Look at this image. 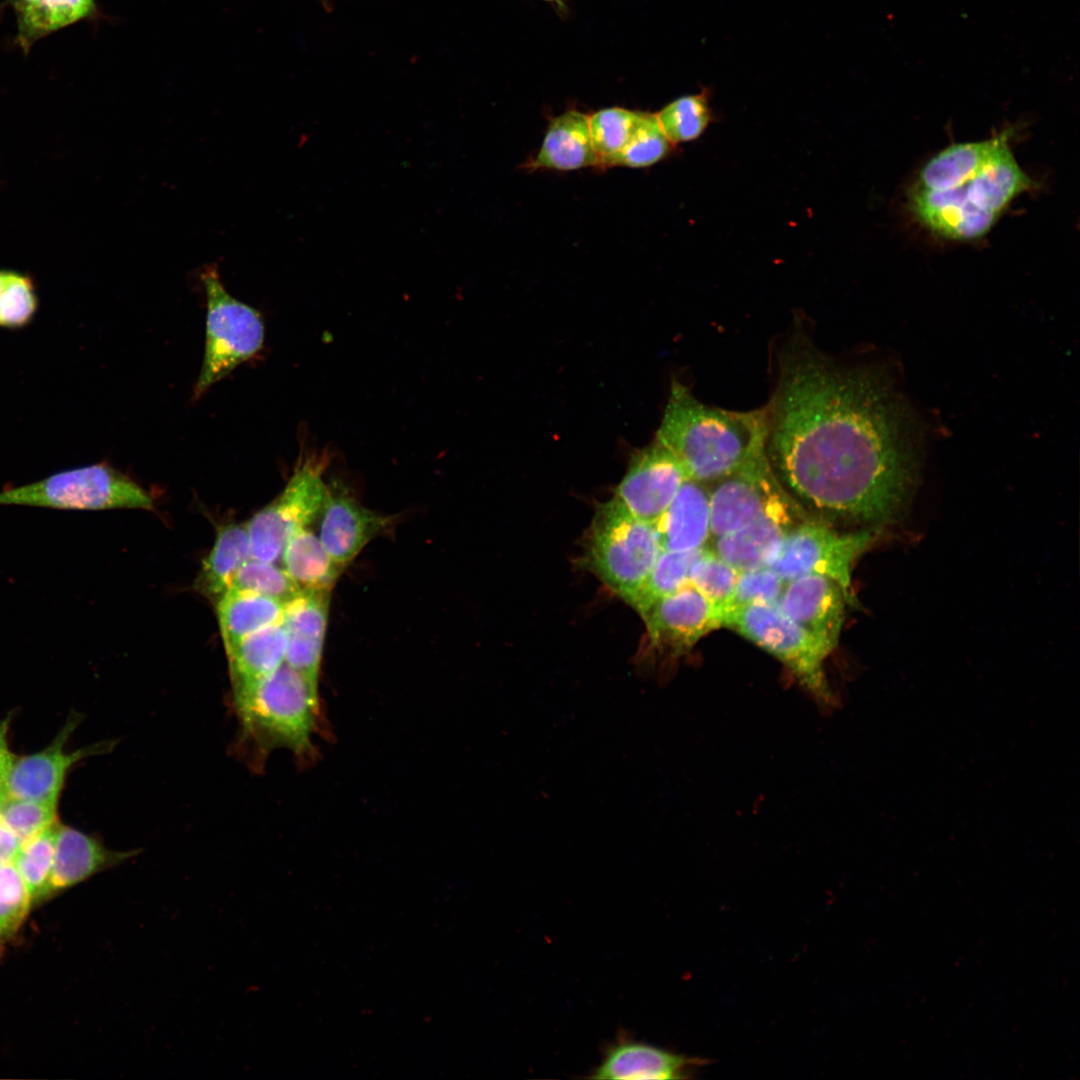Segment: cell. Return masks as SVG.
Returning a JSON list of instances; mask_svg holds the SVG:
<instances>
[{
  "instance_id": "cell-1",
  "label": "cell",
  "mask_w": 1080,
  "mask_h": 1080,
  "mask_svg": "<svg viewBox=\"0 0 1080 1080\" xmlns=\"http://www.w3.org/2000/svg\"><path fill=\"white\" fill-rule=\"evenodd\" d=\"M777 365L765 452L783 487L823 517L873 530L900 520L919 480L922 432L890 375L840 363L800 329Z\"/></svg>"
},
{
  "instance_id": "cell-2",
  "label": "cell",
  "mask_w": 1080,
  "mask_h": 1080,
  "mask_svg": "<svg viewBox=\"0 0 1080 1080\" xmlns=\"http://www.w3.org/2000/svg\"><path fill=\"white\" fill-rule=\"evenodd\" d=\"M1007 131L952 144L930 158L908 191L909 208L930 232L954 241L985 236L1011 202L1034 187Z\"/></svg>"
},
{
  "instance_id": "cell-3",
  "label": "cell",
  "mask_w": 1080,
  "mask_h": 1080,
  "mask_svg": "<svg viewBox=\"0 0 1080 1080\" xmlns=\"http://www.w3.org/2000/svg\"><path fill=\"white\" fill-rule=\"evenodd\" d=\"M764 409L709 406L674 380L655 440L680 462L689 479L710 485L765 453Z\"/></svg>"
},
{
  "instance_id": "cell-4",
  "label": "cell",
  "mask_w": 1080,
  "mask_h": 1080,
  "mask_svg": "<svg viewBox=\"0 0 1080 1080\" xmlns=\"http://www.w3.org/2000/svg\"><path fill=\"white\" fill-rule=\"evenodd\" d=\"M232 703L239 721L234 746L249 768L261 770L278 748L288 749L303 766L315 760L313 735L320 732L322 718L319 690L299 671L284 662Z\"/></svg>"
},
{
  "instance_id": "cell-5",
  "label": "cell",
  "mask_w": 1080,
  "mask_h": 1080,
  "mask_svg": "<svg viewBox=\"0 0 1080 1080\" xmlns=\"http://www.w3.org/2000/svg\"><path fill=\"white\" fill-rule=\"evenodd\" d=\"M661 552L655 524L635 517L613 498L598 505L587 537V560L624 601L631 603Z\"/></svg>"
},
{
  "instance_id": "cell-6",
  "label": "cell",
  "mask_w": 1080,
  "mask_h": 1080,
  "mask_svg": "<svg viewBox=\"0 0 1080 1080\" xmlns=\"http://www.w3.org/2000/svg\"><path fill=\"white\" fill-rule=\"evenodd\" d=\"M141 486L106 463L61 471L44 479L0 491V506L53 509H152Z\"/></svg>"
},
{
  "instance_id": "cell-7",
  "label": "cell",
  "mask_w": 1080,
  "mask_h": 1080,
  "mask_svg": "<svg viewBox=\"0 0 1080 1080\" xmlns=\"http://www.w3.org/2000/svg\"><path fill=\"white\" fill-rule=\"evenodd\" d=\"M200 278L207 300L206 341L194 399L255 356L263 347L265 335L259 311L228 293L217 265H206Z\"/></svg>"
},
{
  "instance_id": "cell-8",
  "label": "cell",
  "mask_w": 1080,
  "mask_h": 1080,
  "mask_svg": "<svg viewBox=\"0 0 1080 1080\" xmlns=\"http://www.w3.org/2000/svg\"><path fill=\"white\" fill-rule=\"evenodd\" d=\"M722 623L782 662L819 704L833 703L824 669L830 653L777 603L750 604L727 610Z\"/></svg>"
},
{
  "instance_id": "cell-9",
  "label": "cell",
  "mask_w": 1080,
  "mask_h": 1080,
  "mask_svg": "<svg viewBox=\"0 0 1080 1080\" xmlns=\"http://www.w3.org/2000/svg\"><path fill=\"white\" fill-rule=\"evenodd\" d=\"M326 454L301 456L281 493L246 525L251 557L275 563L287 541L319 515L326 496Z\"/></svg>"
},
{
  "instance_id": "cell-10",
  "label": "cell",
  "mask_w": 1080,
  "mask_h": 1080,
  "mask_svg": "<svg viewBox=\"0 0 1080 1080\" xmlns=\"http://www.w3.org/2000/svg\"><path fill=\"white\" fill-rule=\"evenodd\" d=\"M875 536L873 529L839 533L822 522L805 519L788 532L767 567L785 582L805 575L828 577L852 601L853 564Z\"/></svg>"
},
{
  "instance_id": "cell-11",
  "label": "cell",
  "mask_w": 1080,
  "mask_h": 1080,
  "mask_svg": "<svg viewBox=\"0 0 1080 1080\" xmlns=\"http://www.w3.org/2000/svg\"><path fill=\"white\" fill-rule=\"evenodd\" d=\"M710 486L712 539L751 523L787 491L774 473L766 452Z\"/></svg>"
},
{
  "instance_id": "cell-12",
  "label": "cell",
  "mask_w": 1080,
  "mask_h": 1080,
  "mask_svg": "<svg viewBox=\"0 0 1080 1080\" xmlns=\"http://www.w3.org/2000/svg\"><path fill=\"white\" fill-rule=\"evenodd\" d=\"M80 720L79 714L72 713L48 747L31 755L14 757L4 784V799L57 803L66 775L74 764L113 749L116 741L109 740L65 753L63 747Z\"/></svg>"
},
{
  "instance_id": "cell-13",
  "label": "cell",
  "mask_w": 1080,
  "mask_h": 1080,
  "mask_svg": "<svg viewBox=\"0 0 1080 1080\" xmlns=\"http://www.w3.org/2000/svg\"><path fill=\"white\" fill-rule=\"evenodd\" d=\"M686 479L680 462L654 439L632 455L612 498L635 517L655 524Z\"/></svg>"
},
{
  "instance_id": "cell-14",
  "label": "cell",
  "mask_w": 1080,
  "mask_h": 1080,
  "mask_svg": "<svg viewBox=\"0 0 1080 1080\" xmlns=\"http://www.w3.org/2000/svg\"><path fill=\"white\" fill-rule=\"evenodd\" d=\"M650 644L675 654L689 651L723 626V612L691 584L653 602L641 614Z\"/></svg>"
},
{
  "instance_id": "cell-15",
  "label": "cell",
  "mask_w": 1080,
  "mask_h": 1080,
  "mask_svg": "<svg viewBox=\"0 0 1080 1080\" xmlns=\"http://www.w3.org/2000/svg\"><path fill=\"white\" fill-rule=\"evenodd\" d=\"M320 515L319 539L332 560L343 570L369 542L387 533L397 521L395 515L364 507L338 485H327Z\"/></svg>"
},
{
  "instance_id": "cell-16",
  "label": "cell",
  "mask_w": 1080,
  "mask_h": 1080,
  "mask_svg": "<svg viewBox=\"0 0 1080 1080\" xmlns=\"http://www.w3.org/2000/svg\"><path fill=\"white\" fill-rule=\"evenodd\" d=\"M801 512L786 491L751 523L713 539L710 548L739 572L767 567L788 532L805 520Z\"/></svg>"
},
{
  "instance_id": "cell-17",
  "label": "cell",
  "mask_w": 1080,
  "mask_h": 1080,
  "mask_svg": "<svg viewBox=\"0 0 1080 1080\" xmlns=\"http://www.w3.org/2000/svg\"><path fill=\"white\" fill-rule=\"evenodd\" d=\"M851 602L834 580L805 575L786 582L777 604L831 653L839 643L845 604Z\"/></svg>"
},
{
  "instance_id": "cell-18",
  "label": "cell",
  "mask_w": 1080,
  "mask_h": 1080,
  "mask_svg": "<svg viewBox=\"0 0 1080 1080\" xmlns=\"http://www.w3.org/2000/svg\"><path fill=\"white\" fill-rule=\"evenodd\" d=\"M331 590L301 589L285 603L282 623L287 633L285 663L318 689Z\"/></svg>"
},
{
  "instance_id": "cell-19",
  "label": "cell",
  "mask_w": 1080,
  "mask_h": 1080,
  "mask_svg": "<svg viewBox=\"0 0 1080 1080\" xmlns=\"http://www.w3.org/2000/svg\"><path fill=\"white\" fill-rule=\"evenodd\" d=\"M707 1063L703 1058L677 1054L623 1036L606 1047L590 1078L688 1079L693 1078Z\"/></svg>"
},
{
  "instance_id": "cell-20",
  "label": "cell",
  "mask_w": 1080,
  "mask_h": 1080,
  "mask_svg": "<svg viewBox=\"0 0 1080 1080\" xmlns=\"http://www.w3.org/2000/svg\"><path fill=\"white\" fill-rule=\"evenodd\" d=\"M141 849L111 850L100 840L75 828L58 825L55 838L51 893L76 885L93 875L121 865Z\"/></svg>"
},
{
  "instance_id": "cell-21",
  "label": "cell",
  "mask_w": 1080,
  "mask_h": 1080,
  "mask_svg": "<svg viewBox=\"0 0 1080 1080\" xmlns=\"http://www.w3.org/2000/svg\"><path fill=\"white\" fill-rule=\"evenodd\" d=\"M662 551L705 547L710 538V496L706 484L686 479L655 523Z\"/></svg>"
},
{
  "instance_id": "cell-22",
  "label": "cell",
  "mask_w": 1080,
  "mask_h": 1080,
  "mask_svg": "<svg viewBox=\"0 0 1080 1080\" xmlns=\"http://www.w3.org/2000/svg\"><path fill=\"white\" fill-rule=\"evenodd\" d=\"M286 649L287 633L279 622L246 636L228 650L232 702L280 667L285 662Z\"/></svg>"
},
{
  "instance_id": "cell-23",
  "label": "cell",
  "mask_w": 1080,
  "mask_h": 1080,
  "mask_svg": "<svg viewBox=\"0 0 1080 1080\" xmlns=\"http://www.w3.org/2000/svg\"><path fill=\"white\" fill-rule=\"evenodd\" d=\"M599 165L589 131V116L567 111L553 118L542 145L533 159V168L570 171Z\"/></svg>"
},
{
  "instance_id": "cell-24",
  "label": "cell",
  "mask_w": 1080,
  "mask_h": 1080,
  "mask_svg": "<svg viewBox=\"0 0 1080 1080\" xmlns=\"http://www.w3.org/2000/svg\"><path fill=\"white\" fill-rule=\"evenodd\" d=\"M285 603L264 595L228 589L217 601L219 627L227 652L246 636L282 622Z\"/></svg>"
},
{
  "instance_id": "cell-25",
  "label": "cell",
  "mask_w": 1080,
  "mask_h": 1080,
  "mask_svg": "<svg viewBox=\"0 0 1080 1080\" xmlns=\"http://www.w3.org/2000/svg\"><path fill=\"white\" fill-rule=\"evenodd\" d=\"M251 558L246 525L229 523L218 529L215 543L203 560L195 581L199 593L218 600L243 564Z\"/></svg>"
},
{
  "instance_id": "cell-26",
  "label": "cell",
  "mask_w": 1080,
  "mask_h": 1080,
  "mask_svg": "<svg viewBox=\"0 0 1080 1080\" xmlns=\"http://www.w3.org/2000/svg\"><path fill=\"white\" fill-rule=\"evenodd\" d=\"M283 569L300 589L331 590L344 571L330 557L319 537L307 528L297 531L281 555Z\"/></svg>"
},
{
  "instance_id": "cell-27",
  "label": "cell",
  "mask_w": 1080,
  "mask_h": 1080,
  "mask_svg": "<svg viewBox=\"0 0 1080 1080\" xmlns=\"http://www.w3.org/2000/svg\"><path fill=\"white\" fill-rule=\"evenodd\" d=\"M16 43L24 53L42 38L98 16L95 0H39L17 13Z\"/></svg>"
},
{
  "instance_id": "cell-28",
  "label": "cell",
  "mask_w": 1080,
  "mask_h": 1080,
  "mask_svg": "<svg viewBox=\"0 0 1080 1080\" xmlns=\"http://www.w3.org/2000/svg\"><path fill=\"white\" fill-rule=\"evenodd\" d=\"M58 823L21 843L12 864L22 877L32 902L51 894Z\"/></svg>"
},
{
  "instance_id": "cell-29",
  "label": "cell",
  "mask_w": 1080,
  "mask_h": 1080,
  "mask_svg": "<svg viewBox=\"0 0 1080 1080\" xmlns=\"http://www.w3.org/2000/svg\"><path fill=\"white\" fill-rule=\"evenodd\" d=\"M703 548L685 552L662 551L630 605L641 614L656 600L689 584L691 566Z\"/></svg>"
},
{
  "instance_id": "cell-30",
  "label": "cell",
  "mask_w": 1080,
  "mask_h": 1080,
  "mask_svg": "<svg viewBox=\"0 0 1080 1080\" xmlns=\"http://www.w3.org/2000/svg\"><path fill=\"white\" fill-rule=\"evenodd\" d=\"M658 122L671 144H680L700 137L712 121L709 95L698 94L675 99L657 114Z\"/></svg>"
},
{
  "instance_id": "cell-31",
  "label": "cell",
  "mask_w": 1080,
  "mask_h": 1080,
  "mask_svg": "<svg viewBox=\"0 0 1080 1080\" xmlns=\"http://www.w3.org/2000/svg\"><path fill=\"white\" fill-rule=\"evenodd\" d=\"M671 145L656 114L639 111L628 142L607 162L606 166L649 167L665 158L671 150Z\"/></svg>"
},
{
  "instance_id": "cell-32",
  "label": "cell",
  "mask_w": 1080,
  "mask_h": 1080,
  "mask_svg": "<svg viewBox=\"0 0 1080 1080\" xmlns=\"http://www.w3.org/2000/svg\"><path fill=\"white\" fill-rule=\"evenodd\" d=\"M739 571L705 546L689 572V584L724 614L732 598Z\"/></svg>"
},
{
  "instance_id": "cell-33",
  "label": "cell",
  "mask_w": 1080,
  "mask_h": 1080,
  "mask_svg": "<svg viewBox=\"0 0 1080 1080\" xmlns=\"http://www.w3.org/2000/svg\"><path fill=\"white\" fill-rule=\"evenodd\" d=\"M37 309L32 278L22 272L0 269V327L23 328L32 321Z\"/></svg>"
},
{
  "instance_id": "cell-34",
  "label": "cell",
  "mask_w": 1080,
  "mask_h": 1080,
  "mask_svg": "<svg viewBox=\"0 0 1080 1080\" xmlns=\"http://www.w3.org/2000/svg\"><path fill=\"white\" fill-rule=\"evenodd\" d=\"M639 111L622 107L601 109L589 116V131L599 165L617 155L628 142Z\"/></svg>"
},
{
  "instance_id": "cell-35",
  "label": "cell",
  "mask_w": 1080,
  "mask_h": 1080,
  "mask_svg": "<svg viewBox=\"0 0 1080 1080\" xmlns=\"http://www.w3.org/2000/svg\"><path fill=\"white\" fill-rule=\"evenodd\" d=\"M229 589L272 597L284 603L301 590L283 568L252 557L236 573Z\"/></svg>"
},
{
  "instance_id": "cell-36",
  "label": "cell",
  "mask_w": 1080,
  "mask_h": 1080,
  "mask_svg": "<svg viewBox=\"0 0 1080 1080\" xmlns=\"http://www.w3.org/2000/svg\"><path fill=\"white\" fill-rule=\"evenodd\" d=\"M57 803L5 798L0 822L22 843L56 823Z\"/></svg>"
},
{
  "instance_id": "cell-37",
  "label": "cell",
  "mask_w": 1080,
  "mask_h": 1080,
  "mask_svg": "<svg viewBox=\"0 0 1080 1080\" xmlns=\"http://www.w3.org/2000/svg\"><path fill=\"white\" fill-rule=\"evenodd\" d=\"M31 904L26 885L14 865L0 864V940L18 928Z\"/></svg>"
},
{
  "instance_id": "cell-38",
  "label": "cell",
  "mask_w": 1080,
  "mask_h": 1080,
  "mask_svg": "<svg viewBox=\"0 0 1080 1080\" xmlns=\"http://www.w3.org/2000/svg\"><path fill=\"white\" fill-rule=\"evenodd\" d=\"M785 584L786 582L768 567L742 571L725 612L750 604L777 603Z\"/></svg>"
},
{
  "instance_id": "cell-39",
  "label": "cell",
  "mask_w": 1080,
  "mask_h": 1080,
  "mask_svg": "<svg viewBox=\"0 0 1080 1080\" xmlns=\"http://www.w3.org/2000/svg\"><path fill=\"white\" fill-rule=\"evenodd\" d=\"M10 718L7 717L0 722V802L4 800L3 789L8 771L14 760L15 755L11 753L8 746V730H9Z\"/></svg>"
},
{
  "instance_id": "cell-40",
  "label": "cell",
  "mask_w": 1080,
  "mask_h": 1080,
  "mask_svg": "<svg viewBox=\"0 0 1080 1080\" xmlns=\"http://www.w3.org/2000/svg\"><path fill=\"white\" fill-rule=\"evenodd\" d=\"M21 842L0 822V864L12 863Z\"/></svg>"
},
{
  "instance_id": "cell-41",
  "label": "cell",
  "mask_w": 1080,
  "mask_h": 1080,
  "mask_svg": "<svg viewBox=\"0 0 1080 1080\" xmlns=\"http://www.w3.org/2000/svg\"><path fill=\"white\" fill-rule=\"evenodd\" d=\"M39 0H7V4L14 10L15 13L32 6Z\"/></svg>"
},
{
  "instance_id": "cell-42",
  "label": "cell",
  "mask_w": 1080,
  "mask_h": 1080,
  "mask_svg": "<svg viewBox=\"0 0 1080 1080\" xmlns=\"http://www.w3.org/2000/svg\"><path fill=\"white\" fill-rule=\"evenodd\" d=\"M546 1H556V0H546Z\"/></svg>"
}]
</instances>
